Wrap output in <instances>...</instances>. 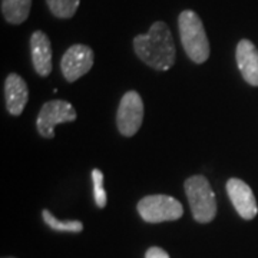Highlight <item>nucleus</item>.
Masks as SVG:
<instances>
[{"instance_id": "obj_1", "label": "nucleus", "mask_w": 258, "mask_h": 258, "mask_svg": "<svg viewBox=\"0 0 258 258\" xmlns=\"http://www.w3.org/2000/svg\"><path fill=\"white\" fill-rule=\"evenodd\" d=\"M134 50L139 59L155 71H168L175 63V42L164 22H155L147 35L134 39Z\"/></svg>"}, {"instance_id": "obj_2", "label": "nucleus", "mask_w": 258, "mask_h": 258, "mask_svg": "<svg viewBox=\"0 0 258 258\" xmlns=\"http://www.w3.org/2000/svg\"><path fill=\"white\" fill-rule=\"evenodd\" d=\"M178 28L186 56L195 63H204L210 57V42L201 18L194 10H184L178 18Z\"/></svg>"}, {"instance_id": "obj_3", "label": "nucleus", "mask_w": 258, "mask_h": 258, "mask_svg": "<svg viewBox=\"0 0 258 258\" xmlns=\"http://www.w3.org/2000/svg\"><path fill=\"white\" fill-rule=\"evenodd\" d=\"M184 188L194 220L201 224L211 222L217 215V200L208 179L203 175H194L185 181Z\"/></svg>"}, {"instance_id": "obj_4", "label": "nucleus", "mask_w": 258, "mask_h": 258, "mask_svg": "<svg viewBox=\"0 0 258 258\" xmlns=\"http://www.w3.org/2000/svg\"><path fill=\"white\" fill-rule=\"evenodd\" d=\"M138 212L144 221L151 224L176 221L182 217L181 203L169 195H148L138 203Z\"/></svg>"}, {"instance_id": "obj_5", "label": "nucleus", "mask_w": 258, "mask_h": 258, "mask_svg": "<svg viewBox=\"0 0 258 258\" xmlns=\"http://www.w3.org/2000/svg\"><path fill=\"white\" fill-rule=\"evenodd\" d=\"M74 120H76V111L69 102L60 99L46 102L37 115V132L40 137L50 139L55 137L56 125Z\"/></svg>"}, {"instance_id": "obj_6", "label": "nucleus", "mask_w": 258, "mask_h": 258, "mask_svg": "<svg viewBox=\"0 0 258 258\" xmlns=\"http://www.w3.org/2000/svg\"><path fill=\"white\" fill-rule=\"evenodd\" d=\"M144 120V102L138 92L129 91L120 99L116 125L123 137H134L141 128Z\"/></svg>"}, {"instance_id": "obj_7", "label": "nucleus", "mask_w": 258, "mask_h": 258, "mask_svg": "<svg viewBox=\"0 0 258 258\" xmlns=\"http://www.w3.org/2000/svg\"><path fill=\"white\" fill-rule=\"evenodd\" d=\"M93 66V50L86 45H72L62 56L60 69L68 82H75Z\"/></svg>"}, {"instance_id": "obj_8", "label": "nucleus", "mask_w": 258, "mask_h": 258, "mask_svg": "<svg viewBox=\"0 0 258 258\" xmlns=\"http://www.w3.org/2000/svg\"><path fill=\"white\" fill-rule=\"evenodd\" d=\"M227 192L235 211L240 214L241 218L249 221L257 215V201L252 194V189L247 185V182L241 181L238 178H231L227 182Z\"/></svg>"}, {"instance_id": "obj_9", "label": "nucleus", "mask_w": 258, "mask_h": 258, "mask_svg": "<svg viewBox=\"0 0 258 258\" xmlns=\"http://www.w3.org/2000/svg\"><path fill=\"white\" fill-rule=\"evenodd\" d=\"M30 53L32 62L37 75L46 78L52 72V45L45 32L36 30L30 36Z\"/></svg>"}, {"instance_id": "obj_10", "label": "nucleus", "mask_w": 258, "mask_h": 258, "mask_svg": "<svg viewBox=\"0 0 258 258\" xmlns=\"http://www.w3.org/2000/svg\"><path fill=\"white\" fill-rule=\"evenodd\" d=\"M235 57L244 81L251 86H258V50L255 45L248 39L240 40Z\"/></svg>"}, {"instance_id": "obj_11", "label": "nucleus", "mask_w": 258, "mask_h": 258, "mask_svg": "<svg viewBox=\"0 0 258 258\" xmlns=\"http://www.w3.org/2000/svg\"><path fill=\"white\" fill-rule=\"evenodd\" d=\"M6 108L10 115L19 116L25 109L29 99V89L25 79L18 74H10L5 82Z\"/></svg>"}, {"instance_id": "obj_12", "label": "nucleus", "mask_w": 258, "mask_h": 258, "mask_svg": "<svg viewBox=\"0 0 258 258\" xmlns=\"http://www.w3.org/2000/svg\"><path fill=\"white\" fill-rule=\"evenodd\" d=\"M32 0H2V15L10 25H20L29 18Z\"/></svg>"}, {"instance_id": "obj_13", "label": "nucleus", "mask_w": 258, "mask_h": 258, "mask_svg": "<svg viewBox=\"0 0 258 258\" xmlns=\"http://www.w3.org/2000/svg\"><path fill=\"white\" fill-rule=\"evenodd\" d=\"M50 13L57 19H72L78 12L81 0H46Z\"/></svg>"}, {"instance_id": "obj_14", "label": "nucleus", "mask_w": 258, "mask_h": 258, "mask_svg": "<svg viewBox=\"0 0 258 258\" xmlns=\"http://www.w3.org/2000/svg\"><path fill=\"white\" fill-rule=\"evenodd\" d=\"M42 217H43V221L46 222V225H49L52 230L55 231H60V232H81L83 230V224L81 221H76V220L60 221L47 210L42 211Z\"/></svg>"}, {"instance_id": "obj_15", "label": "nucleus", "mask_w": 258, "mask_h": 258, "mask_svg": "<svg viewBox=\"0 0 258 258\" xmlns=\"http://www.w3.org/2000/svg\"><path fill=\"white\" fill-rule=\"evenodd\" d=\"M92 182L95 203L98 205V208H105V205L108 203V197H106V191L103 188V174L101 169L96 168L92 171Z\"/></svg>"}, {"instance_id": "obj_16", "label": "nucleus", "mask_w": 258, "mask_h": 258, "mask_svg": "<svg viewBox=\"0 0 258 258\" xmlns=\"http://www.w3.org/2000/svg\"><path fill=\"white\" fill-rule=\"evenodd\" d=\"M145 258H169V255H168L165 249L159 248V247H151L147 251Z\"/></svg>"}, {"instance_id": "obj_17", "label": "nucleus", "mask_w": 258, "mask_h": 258, "mask_svg": "<svg viewBox=\"0 0 258 258\" xmlns=\"http://www.w3.org/2000/svg\"><path fill=\"white\" fill-rule=\"evenodd\" d=\"M3 258H15V257H3Z\"/></svg>"}]
</instances>
